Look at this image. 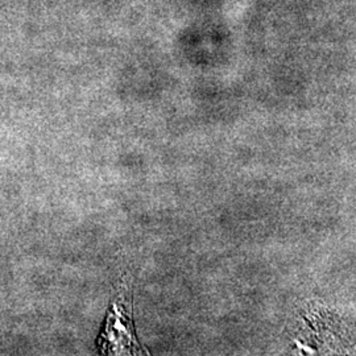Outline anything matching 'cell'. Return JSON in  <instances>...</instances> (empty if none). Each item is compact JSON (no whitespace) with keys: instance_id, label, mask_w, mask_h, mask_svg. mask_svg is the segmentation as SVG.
I'll use <instances>...</instances> for the list:
<instances>
[{"instance_id":"6da1fadb","label":"cell","mask_w":356,"mask_h":356,"mask_svg":"<svg viewBox=\"0 0 356 356\" xmlns=\"http://www.w3.org/2000/svg\"><path fill=\"white\" fill-rule=\"evenodd\" d=\"M129 298L131 297H128L127 292L122 291L110 307L104 327L98 339L101 354L126 355L139 353L140 346L134 334Z\"/></svg>"}]
</instances>
